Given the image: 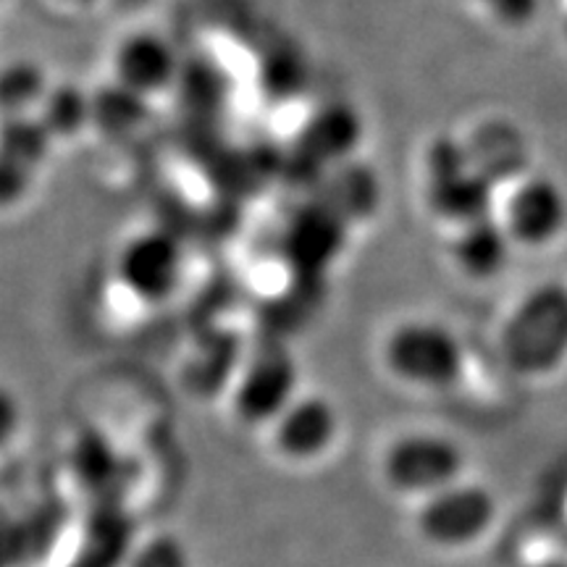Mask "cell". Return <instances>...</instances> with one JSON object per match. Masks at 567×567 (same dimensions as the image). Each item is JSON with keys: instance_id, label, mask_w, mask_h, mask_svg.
Wrapping results in <instances>:
<instances>
[{"instance_id": "cell-1", "label": "cell", "mask_w": 567, "mask_h": 567, "mask_svg": "<svg viewBox=\"0 0 567 567\" xmlns=\"http://www.w3.org/2000/svg\"><path fill=\"white\" fill-rule=\"evenodd\" d=\"M499 358L523 379H549L567 365V284L542 281L523 292L499 329Z\"/></svg>"}, {"instance_id": "cell-14", "label": "cell", "mask_w": 567, "mask_h": 567, "mask_svg": "<svg viewBox=\"0 0 567 567\" xmlns=\"http://www.w3.org/2000/svg\"><path fill=\"white\" fill-rule=\"evenodd\" d=\"M51 87L45 69L38 63L11 61L9 66L0 69V118L13 122V118L38 116Z\"/></svg>"}, {"instance_id": "cell-3", "label": "cell", "mask_w": 567, "mask_h": 567, "mask_svg": "<svg viewBox=\"0 0 567 567\" xmlns=\"http://www.w3.org/2000/svg\"><path fill=\"white\" fill-rule=\"evenodd\" d=\"M425 205L439 221L460 226L494 216L496 187L471 166L463 137L442 134L423 155Z\"/></svg>"}, {"instance_id": "cell-2", "label": "cell", "mask_w": 567, "mask_h": 567, "mask_svg": "<svg viewBox=\"0 0 567 567\" xmlns=\"http://www.w3.org/2000/svg\"><path fill=\"white\" fill-rule=\"evenodd\" d=\"M381 363L396 384L415 392H450L465 375L467 352L455 329L434 318L394 323L381 342Z\"/></svg>"}, {"instance_id": "cell-8", "label": "cell", "mask_w": 567, "mask_h": 567, "mask_svg": "<svg viewBox=\"0 0 567 567\" xmlns=\"http://www.w3.org/2000/svg\"><path fill=\"white\" fill-rule=\"evenodd\" d=\"M231 413L239 423L252 429H268L300 389L297 360L284 350H264L247 360V365L231 379Z\"/></svg>"}, {"instance_id": "cell-18", "label": "cell", "mask_w": 567, "mask_h": 567, "mask_svg": "<svg viewBox=\"0 0 567 567\" xmlns=\"http://www.w3.org/2000/svg\"><path fill=\"white\" fill-rule=\"evenodd\" d=\"M478 9L505 30H526L542 13L544 0H476Z\"/></svg>"}, {"instance_id": "cell-11", "label": "cell", "mask_w": 567, "mask_h": 567, "mask_svg": "<svg viewBox=\"0 0 567 567\" xmlns=\"http://www.w3.org/2000/svg\"><path fill=\"white\" fill-rule=\"evenodd\" d=\"M515 243L509 239L499 216H486L481 221L455 229L450 243V258L457 274L467 281L488 284L499 279L513 260Z\"/></svg>"}, {"instance_id": "cell-4", "label": "cell", "mask_w": 567, "mask_h": 567, "mask_svg": "<svg viewBox=\"0 0 567 567\" xmlns=\"http://www.w3.org/2000/svg\"><path fill=\"white\" fill-rule=\"evenodd\" d=\"M379 473L389 492L421 502L465 478V450L442 431H405L384 446Z\"/></svg>"}, {"instance_id": "cell-6", "label": "cell", "mask_w": 567, "mask_h": 567, "mask_svg": "<svg viewBox=\"0 0 567 567\" xmlns=\"http://www.w3.org/2000/svg\"><path fill=\"white\" fill-rule=\"evenodd\" d=\"M116 281L132 300L163 305L179 292L187 274V250L166 229L134 231L116 255Z\"/></svg>"}, {"instance_id": "cell-21", "label": "cell", "mask_w": 567, "mask_h": 567, "mask_svg": "<svg viewBox=\"0 0 567 567\" xmlns=\"http://www.w3.org/2000/svg\"><path fill=\"white\" fill-rule=\"evenodd\" d=\"M103 3H109L111 9L118 13H140L145 11L147 6H153V0H103Z\"/></svg>"}, {"instance_id": "cell-5", "label": "cell", "mask_w": 567, "mask_h": 567, "mask_svg": "<svg viewBox=\"0 0 567 567\" xmlns=\"http://www.w3.org/2000/svg\"><path fill=\"white\" fill-rule=\"evenodd\" d=\"M499 517V499L481 481L460 478L442 492L415 502L413 526L423 544L439 551L476 547L492 534Z\"/></svg>"}, {"instance_id": "cell-10", "label": "cell", "mask_w": 567, "mask_h": 567, "mask_svg": "<svg viewBox=\"0 0 567 567\" xmlns=\"http://www.w3.org/2000/svg\"><path fill=\"white\" fill-rule=\"evenodd\" d=\"M111 71L118 87L151 103L179 82L182 59L166 34L155 30H132L113 48Z\"/></svg>"}, {"instance_id": "cell-16", "label": "cell", "mask_w": 567, "mask_h": 567, "mask_svg": "<svg viewBox=\"0 0 567 567\" xmlns=\"http://www.w3.org/2000/svg\"><path fill=\"white\" fill-rule=\"evenodd\" d=\"M38 118L51 137H74L92 124V97L76 87H51Z\"/></svg>"}, {"instance_id": "cell-17", "label": "cell", "mask_w": 567, "mask_h": 567, "mask_svg": "<svg viewBox=\"0 0 567 567\" xmlns=\"http://www.w3.org/2000/svg\"><path fill=\"white\" fill-rule=\"evenodd\" d=\"M124 567H193V557L179 536L155 534L134 544Z\"/></svg>"}, {"instance_id": "cell-20", "label": "cell", "mask_w": 567, "mask_h": 567, "mask_svg": "<svg viewBox=\"0 0 567 567\" xmlns=\"http://www.w3.org/2000/svg\"><path fill=\"white\" fill-rule=\"evenodd\" d=\"M53 6H59L61 11H69V13H87L95 9V6H101L103 0H51Z\"/></svg>"}, {"instance_id": "cell-7", "label": "cell", "mask_w": 567, "mask_h": 567, "mask_svg": "<svg viewBox=\"0 0 567 567\" xmlns=\"http://www.w3.org/2000/svg\"><path fill=\"white\" fill-rule=\"evenodd\" d=\"M266 431L274 455L284 463L316 465L339 444L342 413L331 396L300 392Z\"/></svg>"}, {"instance_id": "cell-9", "label": "cell", "mask_w": 567, "mask_h": 567, "mask_svg": "<svg viewBox=\"0 0 567 567\" xmlns=\"http://www.w3.org/2000/svg\"><path fill=\"white\" fill-rule=\"evenodd\" d=\"M499 221L515 247L544 250L567 231V193L559 182L544 174H526L509 184Z\"/></svg>"}, {"instance_id": "cell-15", "label": "cell", "mask_w": 567, "mask_h": 567, "mask_svg": "<svg viewBox=\"0 0 567 567\" xmlns=\"http://www.w3.org/2000/svg\"><path fill=\"white\" fill-rule=\"evenodd\" d=\"M360 134H363V124H360L358 113L342 103H334L308 124V132H305V145L308 147L305 151H310V155L321 161L344 163L352 147L360 142Z\"/></svg>"}, {"instance_id": "cell-13", "label": "cell", "mask_w": 567, "mask_h": 567, "mask_svg": "<svg viewBox=\"0 0 567 567\" xmlns=\"http://www.w3.org/2000/svg\"><path fill=\"white\" fill-rule=\"evenodd\" d=\"M344 243V221L329 205L310 210L308 218L289 234L292 264L308 276H321L323 268L337 258Z\"/></svg>"}, {"instance_id": "cell-19", "label": "cell", "mask_w": 567, "mask_h": 567, "mask_svg": "<svg viewBox=\"0 0 567 567\" xmlns=\"http://www.w3.org/2000/svg\"><path fill=\"white\" fill-rule=\"evenodd\" d=\"M24 425V408L11 386L0 384V455L17 442Z\"/></svg>"}, {"instance_id": "cell-12", "label": "cell", "mask_w": 567, "mask_h": 567, "mask_svg": "<svg viewBox=\"0 0 567 567\" xmlns=\"http://www.w3.org/2000/svg\"><path fill=\"white\" fill-rule=\"evenodd\" d=\"M467 158L478 174H484L496 189L515 184L528 174V145L520 130L507 122L478 124L463 137Z\"/></svg>"}, {"instance_id": "cell-22", "label": "cell", "mask_w": 567, "mask_h": 567, "mask_svg": "<svg viewBox=\"0 0 567 567\" xmlns=\"http://www.w3.org/2000/svg\"><path fill=\"white\" fill-rule=\"evenodd\" d=\"M565 38H567V19H565Z\"/></svg>"}]
</instances>
